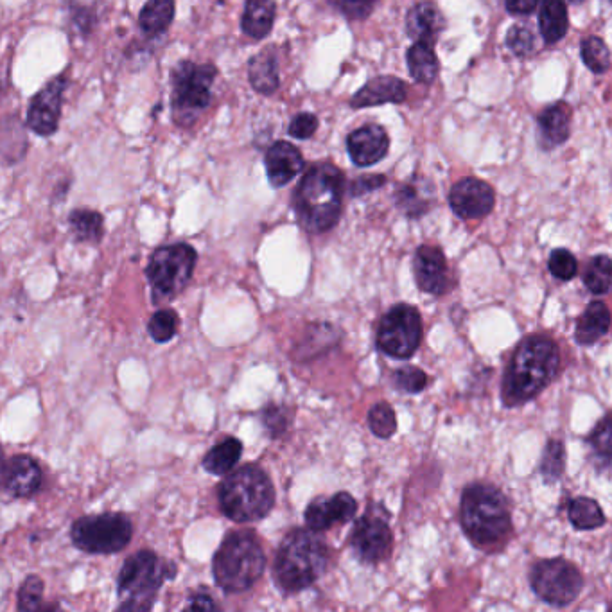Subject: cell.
I'll return each mask as SVG.
<instances>
[{
    "instance_id": "4",
    "label": "cell",
    "mask_w": 612,
    "mask_h": 612,
    "mask_svg": "<svg viewBox=\"0 0 612 612\" xmlns=\"http://www.w3.org/2000/svg\"><path fill=\"white\" fill-rule=\"evenodd\" d=\"M266 555L259 537L250 530H237L228 534L219 546L212 573L214 580L227 595L245 593L263 577Z\"/></svg>"
},
{
    "instance_id": "50",
    "label": "cell",
    "mask_w": 612,
    "mask_h": 612,
    "mask_svg": "<svg viewBox=\"0 0 612 612\" xmlns=\"http://www.w3.org/2000/svg\"><path fill=\"white\" fill-rule=\"evenodd\" d=\"M611 2H612V0H611Z\"/></svg>"
},
{
    "instance_id": "21",
    "label": "cell",
    "mask_w": 612,
    "mask_h": 612,
    "mask_svg": "<svg viewBox=\"0 0 612 612\" xmlns=\"http://www.w3.org/2000/svg\"><path fill=\"white\" fill-rule=\"evenodd\" d=\"M408 97L406 83L403 79L395 78V76H379V78L370 79L367 85L359 88L358 92L350 99L352 108H368V106L386 105V103H394L401 105Z\"/></svg>"
},
{
    "instance_id": "45",
    "label": "cell",
    "mask_w": 612,
    "mask_h": 612,
    "mask_svg": "<svg viewBox=\"0 0 612 612\" xmlns=\"http://www.w3.org/2000/svg\"><path fill=\"white\" fill-rule=\"evenodd\" d=\"M343 17L350 20H365L374 11L379 0H329Z\"/></svg>"
},
{
    "instance_id": "22",
    "label": "cell",
    "mask_w": 612,
    "mask_h": 612,
    "mask_svg": "<svg viewBox=\"0 0 612 612\" xmlns=\"http://www.w3.org/2000/svg\"><path fill=\"white\" fill-rule=\"evenodd\" d=\"M446 29V18L433 2H419L408 11L406 31L413 42L435 45Z\"/></svg>"
},
{
    "instance_id": "36",
    "label": "cell",
    "mask_w": 612,
    "mask_h": 612,
    "mask_svg": "<svg viewBox=\"0 0 612 612\" xmlns=\"http://www.w3.org/2000/svg\"><path fill=\"white\" fill-rule=\"evenodd\" d=\"M368 426L377 438L388 440L397 431V417L395 411L388 403H377L368 411Z\"/></svg>"
},
{
    "instance_id": "37",
    "label": "cell",
    "mask_w": 612,
    "mask_h": 612,
    "mask_svg": "<svg viewBox=\"0 0 612 612\" xmlns=\"http://www.w3.org/2000/svg\"><path fill=\"white\" fill-rule=\"evenodd\" d=\"M180 318L173 309H160L151 316L148 324V333L157 343H167L173 340L178 333Z\"/></svg>"
},
{
    "instance_id": "6",
    "label": "cell",
    "mask_w": 612,
    "mask_h": 612,
    "mask_svg": "<svg viewBox=\"0 0 612 612\" xmlns=\"http://www.w3.org/2000/svg\"><path fill=\"white\" fill-rule=\"evenodd\" d=\"M460 517L465 534L478 546L499 543L512 530L507 498L489 483H473L464 490Z\"/></svg>"
},
{
    "instance_id": "7",
    "label": "cell",
    "mask_w": 612,
    "mask_h": 612,
    "mask_svg": "<svg viewBox=\"0 0 612 612\" xmlns=\"http://www.w3.org/2000/svg\"><path fill=\"white\" fill-rule=\"evenodd\" d=\"M176 566L158 557L155 551H137L121 568L117 577L119 609L123 611H149L158 591L166 580L175 578Z\"/></svg>"
},
{
    "instance_id": "39",
    "label": "cell",
    "mask_w": 612,
    "mask_h": 612,
    "mask_svg": "<svg viewBox=\"0 0 612 612\" xmlns=\"http://www.w3.org/2000/svg\"><path fill=\"white\" fill-rule=\"evenodd\" d=\"M261 420H263L264 428L268 429L270 437L279 438L291 426L293 411L289 410L288 406H282V404H268L261 411Z\"/></svg>"
},
{
    "instance_id": "30",
    "label": "cell",
    "mask_w": 612,
    "mask_h": 612,
    "mask_svg": "<svg viewBox=\"0 0 612 612\" xmlns=\"http://www.w3.org/2000/svg\"><path fill=\"white\" fill-rule=\"evenodd\" d=\"M569 115H571V112H569L566 103L548 106L543 114L539 115L541 132H543L546 142L551 146H559V144L568 140L569 121H571Z\"/></svg>"
},
{
    "instance_id": "25",
    "label": "cell",
    "mask_w": 612,
    "mask_h": 612,
    "mask_svg": "<svg viewBox=\"0 0 612 612\" xmlns=\"http://www.w3.org/2000/svg\"><path fill=\"white\" fill-rule=\"evenodd\" d=\"M248 79L255 92L270 96L280 85L279 60L268 49L263 53L255 54L248 63Z\"/></svg>"
},
{
    "instance_id": "34",
    "label": "cell",
    "mask_w": 612,
    "mask_h": 612,
    "mask_svg": "<svg viewBox=\"0 0 612 612\" xmlns=\"http://www.w3.org/2000/svg\"><path fill=\"white\" fill-rule=\"evenodd\" d=\"M591 453L604 467L612 469V413L598 422L589 437Z\"/></svg>"
},
{
    "instance_id": "46",
    "label": "cell",
    "mask_w": 612,
    "mask_h": 612,
    "mask_svg": "<svg viewBox=\"0 0 612 612\" xmlns=\"http://www.w3.org/2000/svg\"><path fill=\"white\" fill-rule=\"evenodd\" d=\"M318 130V117L309 112H302L293 117V121L289 123V135L295 139L306 140L311 139Z\"/></svg>"
},
{
    "instance_id": "38",
    "label": "cell",
    "mask_w": 612,
    "mask_h": 612,
    "mask_svg": "<svg viewBox=\"0 0 612 612\" xmlns=\"http://www.w3.org/2000/svg\"><path fill=\"white\" fill-rule=\"evenodd\" d=\"M564 467H566L564 444L551 438L548 446L544 449L543 462H541V474H543L544 481L553 483V481L559 480L564 473Z\"/></svg>"
},
{
    "instance_id": "44",
    "label": "cell",
    "mask_w": 612,
    "mask_h": 612,
    "mask_svg": "<svg viewBox=\"0 0 612 612\" xmlns=\"http://www.w3.org/2000/svg\"><path fill=\"white\" fill-rule=\"evenodd\" d=\"M397 205L411 218H417L422 212H426V198H422L419 187L413 184L403 185L397 191Z\"/></svg>"
},
{
    "instance_id": "17",
    "label": "cell",
    "mask_w": 612,
    "mask_h": 612,
    "mask_svg": "<svg viewBox=\"0 0 612 612\" xmlns=\"http://www.w3.org/2000/svg\"><path fill=\"white\" fill-rule=\"evenodd\" d=\"M358 503L349 492H338L331 498H316L306 510L307 528L325 532L336 525H345L356 516Z\"/></svg>"
},
{
    "instance_id": "9",
    "label": "cell",
    "mask_w": 612,
    "mask_h": 612,
    "mask_svg": "<svg viewBox=\"0 0 612 612\" xmlns=\"http://www.w3.org/2000/svg\"><path fill=\"white\" fill-rule=\"evenodd\" d=\"M196 261H198L196 250L185 243L157 248L146 268V277L155 297L153 300L167 302L171 298L178 297L193 277Z\"/></svg>"
},
{
    "instance_id": "31",
    "label": "cell",
    "mask_w": 612,
    "mask_h": 612,
    "mask_svg": "<svg viewBox=\"0 0 612 612\" xmlns=\"http://www.w3.org/2000/svg\"><path fill=\"white\" fill-rule=\"evenodd\" d=\"M69 225L72 236L79 243H99L105 234V219L96 210H72Z\"/></svg>"
},
{
    "instance_id": "29",
    "label": "cell",
    "mask_w": 612,
    "mask_h": 612,
    "mask_svg": "<svg viewBox=\"0 0 612 612\" xmlns=\"http://www.w3.org/2000/svg\"><path fill=\"white\" fill-rule=\"evenodd\" d=\"M408 69H410L411 78L417 83L429 85L437 78L438 65L437 54H435V45L424 44V42H415L408 49Z\"/></svg>"
},
{
    "instance_id": "41",
    "label": "cell",
    "mask_w": 612,
    "mask_h": 612,
    "mask_svg": "<svg viewBox=\"0 0 612 612\" xmlns=\"http://www.w3.org/2000/svg\"><path fill=\"white\" fill-rule=\"evenodd\" d=\"M550 273L559 280L575 279L578 272V263L575 255L571 254L566 248H557L553 250L548 261Z\"/></svg>"
},
{
    "instance_id": "24",
    "label": "cell",
    "mask_w": 612,
    "mask_h": 612,
    "mask_svg": "<svg viewBox=\"0 0 612 612\" xmlns=\"http://www.w3.org/2000/svg\"><path fill=\"white\" fill-rule=\"evenodd\" d=\"M275 13L277 8L273 0H246L241 18L243 33L254 40H263L272 33Z\"/></svg>"
},
{
    "instance_id": "11",
    "label": "cell",
    "mask_w": 612,
    "mask_h": 612,
    "mask_svg": "<svg viewBox=\"0 0 612 612\" xmlns=\"http://www.w3.org/2000/svg\"><path fill=\"white\" fill-rule=\"evenodd\" d=\"M377 349L395 359H410L422 341V316L410 304H397L386 311L377 327Z\"/></svg>"
},
{
    "instance_id": "18",
    "label": "cell",
    "mask_w": 612,
    "mask_h": 612,
    "mask_svg": "<svg viewBox=\"0 0 612 612\" xmlns=\"http://www.w3.org/2000/svg\"><path fill=\"white\" fill-rule=\"evenodd\" d=\"M42 469L35 458L15 455L6 460L2 469V489L9 498H31L42 489Z\"/></svg>"
},
{
    "instance_id": "15",
    "label": "cell",
    "mask_w": 612,
    "mask_h": 612,
    "mask_svg": "<svg viewBox=\"0 0 612 612\" xmlns=\"http://www.w3.org/2000/svg\"><path fill=\"white\" fill-rule=\"evenodd\" d=\"M413 273L420 291L442 297L455 288L453 275H449L446 255L438 246L422 245L413 257Z\"/></svg>"
},
{
    "instance_id": "1",
    "label": "cell",
    "mask_w": 612,
    "mask_h": 612,
    "mask_svg": "<svg viewBox=\"0 0 612 612\" xmlns=\"http://www.w3.org/2000/svg\"><path fill=\"white\" fill-rule=\"evenodd\" d=\"M560 350L550 336L534 334L517 345L503 377V403L516 408L532 401L557 376Z\"/></svg>"
},
{
    "instance_id": "8",
    "label": "cell",
    "mask_w": 612,
    "mask_h": 612,
    "mask_svg": "<svg viewBox=\"0 0 612 612\" xmlns=\"http://www.w3.org/2000/svg\"><path fill=\"white\" fill-rule=\"evenodd\" d=\"M218 76L212 63H178L171 72V115L180 128H191L209 108L210 87Z\"/></svg>"
},
{
    "instance_id": "3",
    "label": "cell",
    "mask_w": 612,
    "mask_h": 612,
    "mask_svg": "<svg viewBox=\"0 0 612 612\" xmlns=\"http://www.w3.org/2000/svg\"><path fill=\"white\" fill-rule=\"evenodd\" d=\"M331 550L311 528H295L280 543L273 578L282 593H298L316 584L329 568Z\"/></svg>"
},
{
    "instance_id": "10",
    "label": "cell",
    "mask_w": 612,
    "mask_h": 612,
    "mask_svg": "<svg viewBox=\"0 0 612 612\" xmlns=\"http://www.w3.org/2000/svg\"><path fill=\"white\" fill-rule=\"evenodd\" d=\"M132 537V521L124 514L79 517L70 528L74 546L90 555L119 553L130 544Z\"/></svg>"
},
{
    "instance_id": "47",
    "label": "cell",
    "mask_w": 612,
    "mask_h": 612,
    "mask_svg": "<svg viewBox=\"0 0 612 612\" xmlns=\"http://www.w3.org/2000/svg\"><path fill=\"white\" fill-rule=\"evenodd\" d=\"M385 182V176H363V178H359V180H356V182L352 184L350 193H352V196H361V194L376 191V189H379Z\"/></svg>"
},
{
    "instance_id": "40",
    "label": "cell",
    "mask_w": 612,
    "mask_h": 612,
    "mask_svg": "<svg viewBox=\"0 0 612 612\" xmlns=\"http://www.w3.org/2000/svg\"><path fill=\"white\" fill-rule=\"evenodd\" d=\"M44 582L42 578L31 575L24 580V584L18 589V611H38L44 609Z\"/></svg>"
},
{
    "instance_id": "2",
    "label": "cell",
    "mask_w": 612,
    "mask_h": 612,
    "mask_svg": "<svg viewBox=\"0 0 612 612\" xmlns=\"http://www.w3.org/2000/svg\"><path fill=\"white\" fill-rule=\"evenodd\" d=\"M345 178L331 162L311 167L293 193L298 225L309 234H324L336 227L343 209Z\"/></svg>"
},
{
    "instance_id": "19",
    "label": "cell",
    "mask_w": 612,
    "mask_h": 612,
    "mask_svg": "<svg viewBox=\"0 0 612 612\" xmlns=\"http://www.w3.org/2000/svg\"><path fill=\"white\" fill-rule=\"evenodd\" d=\"M390 149V137L383 126L365 124L347 137V151L356 166H374L386 157Z\"/></svg>"
},
{
    "instance_id": "43",
    "label": "cell",
    "mask_w": 612,
    "mask_h": 612,
    "mask_svg": "<svg viewBox=\"0 0 612 612\" xmlns=\"http://www.w3.org/2000/svg\"><path fill=\"white\" fill-rule=\"evenodd\" d=\"M395 385L408 394H420L429 383V377L424 370L417 367L399 368L394 376Z\"/></svg>"
},
{
    "instance_id": "26",
    "label": "cell",
    "mask_w": 612,
    "mask_h": 612,
    "mask_svg": "<svg viewBox=\"0 0 612 612\" xmlns=\"http://www.w3.org/2000/svg\"><path fill=\"white\" fill-rule=\"evenodd\" d=\"M539 27L546 44H557L568 33L566 0H543L539 9Z\"/></svg>"
},
{
    "instance_id": "49",
    "label": "cell",
    "mask_w": 612,
    "mask_h": 612,
    "mask_svg": "<svg viewBox=\"0 0 612 612\" xmlns=\"http://www.w3.org/2000/svg\"><path fill=\"white\" fill-rule=\"evenodd\" d=\"M187 609H194V611H198V609H202V611H214V609H218V605L216 602L210 598L207 593H200V595L191 596V600L187 602Z\"/></svg>"
},
{
    "instance_id": "28",
    "label": "cell",
    "mask_w": 612,
    "mask_h": 612,
    "mask_svg": "<svg viewBox=\"0 0 612 612\" xmlns=\"http://www.w3.org/2000/svg\"><path fill=\"white\" fill-rule=\"evenodd\" d=\"M241 455H243L241 440L234 437L225 438L205 455L202 462L203 469L214 476H225L236 469Z\"/></svg>"
},
{
    "instance_id": "27",
    "label": "cell",
    "mask_w": 612,
    "mask_h": 612,
    "mask_svg": "<svg viewBox=\"0 0 612 612\" xmlns=\"http://www.w3.org/2000/svg\"><path fill=\"white\" fill-rule=\"evenodd\" d=\"M175 18V0H148L140 9L139 27L142 35L157 38L166 33Z\"/></svg>"
},
{
    "instance_id": "13",
    "label": "cell",
    "mask_w": 612,
    "mask_h": 612,
    "mask_svg": "<svg viewBox=\"0 0 612 612\" xmlns=\"http://www.w3.org/2000/svg\"><path fill=\"white\" fill-rule=\"evenodd\" d=\"M394 535L388 526L385 514L372 512V507L368 508L365 516L359 517L354 525V530L350 534V546L359 560L367 564H377L385 560L392 551Z\"/></svg>"
},
{
    "instance_id": "33",
    "label": "cell",
    "mask_w": 612,
    "mask_h": 612,
    "mask_svg": "<svg viewBox=\"0 0 612 612\" xmlns=\"http://www.w3.org/2000/svg\"><path fill=\"white\" fill-rule=\"evenodd\" d=\"M584 284L593 295H605L612 291V259L607 255H596L586 266Z\"/></svg>"
},
{
    "instance_id": "14",
    "label": "cell",
    "mask_w": 612,
    "mask_h": 612,
    "mask_svg": "<svg viewBox=\"0 0 612 612\" xmlns=\"http://www.w3.org/2000/svg\"><path fill=\"white\" fill-rule=\"evenodd\" d=\"M69 87L67 76L51 79L38 94H36L27 110V126L42 137H51L58 132V124L62 117L65 90Z\"/></svg>"
},
{
    "instance_id": "12",
    "label": "cell",
    "mask_w": 612,
    "mask_h": 612,
    "mask_svg": "<svg viewBox=\"0 0 612 612\" xmlns=\"http://www.w3.org/2000/svg\"><path fill=\"white\" fill-rule=\"evenodd\" d=\"M530 582L535 595L555 607L573 604L584 587L582 573L566 559L539 560L532 568Z\"/></svg>"
},
{
    "instance_id": "5",
    "label": "cell",
    "mask_w": 612,
    "mask_h": 612,
    "mask_svg": "<svg viewBox=\"0 0 612 612\" xmlns=\"http://www.w3.org/2000/svg\"><path fill=\"white\" fill-rule=\"evenodd\" d=\"M221 512L234 523H255L272 512L275 489L270 476L259 465L234 469L218 489Z\"/></svg>"
},
{
    "instance_id": "35",
    "label": "cell",
    "mask_w": 612,
    "mask_h": 612,
    "mask_svg": "<svg viewBox=\"0 0 612 612\" xmlns=\"http://www.w3.org/2000/svg\"><path fill=\"white\" fill-rule=\"evenodd\" d=\"M580 53H582V60L586 63L587 69L593 70L595 74H604L611 65L609 47L605 45L600 36H587L582 42Z\"/></svg>"
},
{
    "instance_id": "42",
    "label": "cell",
    "mask_w": 612,
    "mask_h": 612,
    "mask_svg": "<svg viewBox=\"0 0 612 612\" xmlns=\"http://www.w3.org/2000/svg\"><path fill=\"white\" fill-rule=\"evenodd\" d=\"M507 45L516 56L526 58L535 51V35L530 31V27L517 24L508 31Z\"/></svg>"
},
{
    "instance_id": "16",
    "label": "cell",
    "mask_w": 612,
    "mask_h": 612,
    "mask_svg": "<svg viewBox=\"0 0 612 612\" xmlns=\"http://www.w3.org/2000/svg\"><path fill=\"white\" fill-rule=\"evenodd\" d=\"M494 203V189L478 178H464L449 191V205L458 218H485L494 209Z\"/></svg>"
},
{
    "instance_id": "20",
    "label": "cell",
    "mask_w": 612,
    "mask_h": 612,
    "mask_svg": "<svg viewBox=\"0 0 612 612\" xmlns=\"http://www.w3.org/2000/svg\"><path fill=\"white\" fill-rule=\"evenodd\" d=\"M264 166L273 189H280L302 173L304 157L297 146L286 140H279L266 151Z\"/></svg>"
},
{
    "instance_id": "32",
    "label": "cell",
    "mask_w": 612,
    "mask_h": 612,
    "mask_svg": "<svg viewBox=\"0 0 612 612\" xmlns=\"http://www.w3.org/2000/svg\"><path fill=\"white\" fill-rule=\"evenodd\" d=\"M569 523L577 530H595L605 525L602 507L591 498H575L569 501Z\"/></svg>"
},
{
    "instance_id": "48",
    "label": "cell",
    "mask_w": 612,
    "mask_h": 612,
    "mask_svg": "<svg viewBox=\"0 0 612 612\" xmlns=\"http://www.w3.org/2000/svg\"><path fill=\"white\" fill-rule=\"evenodd\" d=\"M543 0H505L508 13L512 15H530L541 6Z\"/></svg>"
},
{
    "instance_id": "23",
    "label": "cell",
    "mask_w": 612,
    "mask_h": 612,
    "mask_svg": "<svg viewBox=\"0 0 612 612\" xmlns=\"http://www.w3.org/2000/svg\"><path fill=\"white\" fill-rule=\"evenodd\" d=\"M612 316L609 307L604 302L595 300L586 307V311L578 318L575 338L580 345H593L602 340L611 329Z\"/></svg>"
}]
</instances>
